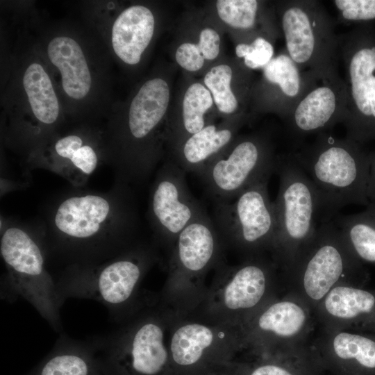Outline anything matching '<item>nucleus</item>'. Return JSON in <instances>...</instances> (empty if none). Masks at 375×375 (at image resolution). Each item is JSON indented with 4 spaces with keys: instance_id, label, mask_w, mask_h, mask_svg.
<instances>
[{
    "instance_id": "25",
    "label": "nucleus",
    "mask_w": 375,
    "mask_h": 375,
    "mask_svg": "<svg viewBox=\"0 0 375 375\" xmlns=\"http://www.w3.org/2000/svg\"><path fill=\"white\" fill-rule=\"evenodd\" d=\"M217 340V331L210 326L195 322L180 326L170 341L171 365L181 372L198 367Z\"/></svg>"
},
{
    "instance_id": "8",
    "label": "nucleus",
    "mask_w": 375,
    "mask_h": 375,
    "mask_svg": "<svg viewBox=\"0 0 375 375\" xmlns=\"http://www.w3.org/2000/svg\"><path fill=\"white\" fill-rule=\"evenodd\" d=\"M285 51L303 71L319 78L339 72V37L324 4L316 0H285L276 3Z\"/></svg>"
},
{
    "instance_id": "20",
    "label": "nucleus",
    "mask_w": 375,
    "mask_h": 375,
    "mask_svg": "<svg viewBox=\"0 0 375 375\" xmlns=\"http://www.w3.org/2000/svg\"><path fill=\"white\" fill-rule=\"evenodd\" d=\"M324 369L335 375H375V334L352 330L327 331L315 349Z\"/></svg>"
},
{
    "instance_id": "31",
    "label": "nucleus",
    "mask_w": 375,
    "mask_h": 375,
    "mask_svg": "<svg viewBox=\"0 0 375 375\" xmlns=\"http://www.w3.org/2000/svg\"><path fill=\"white\" fill-rule=\"evenodd\" d=\"M256 0H218L216 7L219 17L230 26L251 30L256 24L260 10Z\"/></svg>"
},
{
    "instance_id": "27",
    "label": "nucleus",
    "mask_w": 375,
    "mask_h": 375,
    "mask_svg": "<svg viewBox=\"0 0 375 375\" xmlns=\"http://www.w3.org/2000/svg\"><path fill=\"white\" fill-rule=\"evenodd\" d=\"M332 221L353 256L361 264H375V203L358 213H338Z\"/></svg>"
},
{
    "instance_id": "7",
    "label": "nucleus",
    "mask_w": 375,
    "mask_h": 375,
    "mask_svg": "<svg viewBox=\"0 0 375 375\" xmlns=\"http://www.w3.org/2000/svg\"><path fill=\"white\" fill-rule=\"evenodd\" d=\"M155 257L148 248L136 247L92 266H71L58 279L60 299L99 301L113 319L120 318L133 301L138 286Z\"/></svg>"
},
{
    "instance_id": "17",
    "label": "nucleus",
    "mask_w": 375,
    "mask_h": 375,
    "mask_svg": "<svg viewBox=\"0 0 375 375\" xmlns=\"http://www.w3.org/2000/svg\"><path fill=\"white\" fill-rule=\"evenodd\" d=\"M65 134L58 133L42 149L29 156L40 165L65 177L74 184H81L94 172L105 153L103 134L88 123Z\"/></svg>"
},
{
    "instance_id": "29",
    "label": "nucleus",
    "mask_w": 375,
    "mask_h": 375,
    "mask_svg": "<svg viewBox=\"0 0 375 375\" xmlns=\"http://www.w3.org/2000/svg\"><path fill=\"white\" fill-rule=\"evenodd\" d=\"M213 99L210 91L202 84L195 83L185 92L183 101V128L192 135L205 127L203 115L212 106Z\"/></svg>"
},
{
    "instance_id": "5",
    "label": "nucleus",
    "mask_w": 375,
    "mask_h": 375,
    "mask_svg": "<svg viewBox=\"0 0 375 375\" xmlns=\"http://www.w3.org/2000/svg\"><path fill=\"white\" fill-rule=\"evenodd\" d=\"M279 177L273 201L276 228L271 250L272 260L288 278L315 238L319 220V201L310 178L292 152L276 156Z\"/></svg>"
},
{
    "instance_id": "28",
    "label": "nucleus",
    "mask_w": 375,
    "mask_h": 375,
    "mask_svg": "<svg viewBox=\"0 0 375 375\" xmlns=\"http://www.w3.org/2000/svg\"><path fill=\"white\" fill-rule=\"evenodd\" d=\"M324 369L315 350L300 347L262 355L240 375H321Z\"/></svg>"
},
{
    "instance_id": "15",
    "label": "nucleus",
    "mask_w": 375,
    "mask_h": 375,
    "mask_svg": "<svg viewBox=\"0 0 375 375\" xmlns=\"http://www.w3.org/2000/svg\"><path fill=\"white\" fill-rule=\"evenodd\" d=\"M185 174L174 163H167L158 170L151 190L150 221L158 238L169 244L206 211L190 191Z\"/></svg>"
},
{
    "instance_id": "18",
    "label": "nucleus",
    "mask_w": 375,
    "mask_h": 375,
    "mask_svg": "<svg viewBox=\"0 0 375 375\" xmlns=\"http://www.w3.org/2000/svg\"><path fill=\"white\" fill-rule=\"evenodd\" d=\"M346 108L345 84L339 72L317 78L285 119L287 133L299 144L308 135L342 124Z\"/></svg>"
},
{
    "instance_id": "19",
    "label": "nucleus",
    "mask_w": 375,
    "mask_h": 375,
    "mask_svg": "<svg viewBox=\"0 0 375 375\" xmlns=\"http://www.w3.org/2000/svg\"><path fill=\"white\" fill-rule=\"evenodd\" d=\"M343 281L315 307L326 331L352 330L375 334V288Z\"/></svg>"
},
{
    "instance_id": "3",
    "label": "nucleus",
    "mask_w": 375,
    "mask_h": 375,
    "mask_svg": "<svg viewBox=\"0 0 375 375\" xmlns=\"http://www.w3.org/2000/svg\"><path fill=\"white\" fill-rule=\"evenodd\" d=\"M135 215L127 203L112 201L94 194L69 197L57 207L54 217L56 237L51 247L72 263L71 266H92L124 251L126 245L108 232L113 225L128 231Z\"/></svg>"
},
{
    "instance_id": "4",
    "label": "nucleus",
    "mask_w": 375,
    "mask_h": 375,
    "mask_svg": "<svg viewBox=\"0 0 375 375\" xmlns=\"http://www.w3.org/2000/svg\"><path fill=\"white\" fill-rule=\"evenodd\" d=\"M292 154L317 193L320 223L331 221L347 205L369 203V153L360 144L324 132Z\"/></svg>"
},
{
    "instance_id": "2",
    "label": "nucleus",
    "mask_w": 375,
    "mask_h": 375,
    "mask_svg": "<svg viewBox=\"0 0 375 375\" xmlns=\"http://www.w3.org/2000/svg\"><path fill=\"white\" fill-rule=\"evenodd\" d=\"M3 75L1 106L7 139L31 156L58 133L66 119L35 38L19 39Z\"/></svg>"
},
{
    "instance_id": "23",
    "label": "nucleus",
    "mask_w": 375,
    "mask_h": 375,
    "mask_svg": "<svg viewBox=\"0 0 375 375\" xmlns=\"http://www.w3.org/2000/svg\"><path fill=\"white\" fill-rule=\"evenodd\" d=\"M317 78L310 71L301 70L284 49L262 69L269 109L285 120Z\"/></svg>"
},
{
    "instance_id": "6",
    "label": "nucleus",
    "mask_w": 375,
    "mask_h": 375,
    "mask_svg": "<svg viewBox=\"0 0 375 375\" xmlns=\"http://www.w3.org/2000/svg\"><path fill=\"white\" fill-rule=\"evenodd\" d=\"M0 252L6 269L1 297L28 301L57 333H62L60 299L56 278L46 266L42 241L22 227L6 228L1 237Z\"/></svg>"
},
{
    "instance_id": "33",
    "label": "nucleus",
    "mask_w": 375,
    "mask_h": 375,
    "mask_svg": "<svg viewBox=\"0 0 375 375\" xmlns=\"http://www.w3.org/2000/svg\"><path fill=\"white\" fill-rule=\"evenodd\" d=\"M341 22L365 24L375 19V0H334Z\"/></svg>"
},
{
    "instance_id": "22",
    "label": "nucleus",
    "mask_w": 375,
    "mask_h": 375,
    "mask_svg": "<svg viewBox=\"0 0 375 375\" xmlns=\"http://www.w3.org/2000/svg\"><path fill=\"white\" fill-rule=\"evenodd\" d=\"M220 241L212 219L204 211L175 240L172 259L175 271L183 276L203 273L218 261Z\"/></svg>"
},
{
    "instance_id": "35",
    "label": "nucleus",
    "mask_w": 375,
    "mask_h": 375,
    "mask_svg": "<svg viewBox=\"0 0 375 375\" xmlns=\"http://www.w3.org/2000/svg\"><path fill=\"white\" fill-rule=\"evenodd\" d=\"M220 38L216 31L205 28L199 35L198 47L205 59L213 60L219 52Z\"/></svg>"
},
{
    "instance_id": "9",
    "label": "nucleus",
    "mask_w": 375,
    "mask_h": 375,
    "mask_svg": "<svg viewBox=\"0 0 375 375\" xmlns=\"http://www.w3.org/2000/svg\"><path fill=\"white\" fill-rule=\"evenodd\" d=\"M347 108L346 138L358 144L375 140V30L360 24L338 35Z\"/></svg>"
},
{
    "instance_id": "16",
    "label": "nucleus",
    "mask_w": 375,
    "mask_h": 375,
    "mask_svg": "<svg viewBox=\"0 0 375 375\" xmlns=\"http://www.w3.org/2000/svg\"><path fill=\"white\" fill-rule=\"evenodd\" d=\"M310 308L299 296L269 303L249 322L247 340L262 355L301 347L299 343L312 324Z\"/></svg>"
},
{
    "instance_id": "34",
    "label": "nucleus",
    "mask_w": 375,
    "mask_h": 375,
    "mask_svg": "<svg viewBox=\"0 0 375 375\" xmlns=\"http://www.w3.org/2000/svg\"><path fill=\"white\" fill-rule=\"evenodd\" d=\"M175 58L181 67L190 72L200 69L205 60L198 44L190 42L180 45L176 50Z\"/></svg>"
},
{
    "instance_id": "10",
    "label": "nucleus",
    "mask_w": 375,
    "mask_h": 375,
    "mask_svg": "<svg viewBox=\"0 0 375 375\" xmlns=\"http://www.w3.org/2000/svg\"><path fill=\"white\" fill-rule=\"evenodd\" d=\"M288 278L299 287V297L315 308L338 284L365 286L369 276L331 219L319 224L313 242Z\"/></svg>"
},
{
    "instance_id": "32",
    "label": "nucleus",
    "mask_w": 375,
    "mask_h": 375,
    "mask_svg": "<svg viewBox=\"0 0 375 375\" xmlns=\"http://www.w3.org/2000/svg\"><path fill=\"white\" fill-rule=\"evenodd\" d=\"M235 53L244 59V63L249 69H263L274 57V49L269 40L258 36L249 44L239 43L235 47Z\"/></svg>"
},
{
    "instance_id": "30",
    "label": "nucleus",
    "mask_w": 375,
    "mask_h": 375,
    "mask_svg": "<svg viewBox=\"0 0 375 375\" xmlns=\"http://www.w3.org/2000/svg\"><path fill=\"white\" fill-rule=\"evenodd\" d=\"M232 77L231 67L225 64L212 67L204 77L218 110L226 114L234 112L238 107V99L231 88Z\"/></svg>"
},
{
    "instance_id": "14",
    "label": "nucleus",
    "mask_w": 375,
    "mask_h": 375,
    "mask_svg": "<svg viewBox=\"0 0 375 375\" xmlns=\"http://www.w3.org/2000/svg\"><path fill=\"white\" fill-rule=\"evenodd\" d=\"M84 20L99 34L112 58L119 62L138 65L150 44L155 31L151 10L136 4L111 14L107 1L85 3Z\"/></svg>"
},
{
    "instance_id": "1",
    "label": "nucleus",
    "mask_w": 375,
    "mask_h": 375,
    "mask_svg": "<svg viewBox=\"0 0 375 375\" xmlns=\"http://www.w3.org/2000/svg\"><path fill=\"white\" fill-rule=\"evenodd\" d=\"M35 40L49 67L66 118H106L111 97L110 51L86 21L62 19L40 27Z\"/></svg>"
},
{
    "instance_id": "13",
    "label": "nucleus",
    "mask_w": 375,
    "mask_h": 375,
    "mask_svg": "<svg viewBox=\"0 0 375 375\" xmlns=\"http://www.w3.org/2000/svg\"><path fill=\"white\" fill-rule=\"evenodd\" d=\"M276 159L267 140L249 137L217 156L198 176L214 203L231 201L255 182L270 177Z\"/></svg>"
},
{
    "instance_id": "11",
    "label": "nucleus",
    "mask_w": 375,
    "mask_h": 375,
    "mask_svg": "<svg viewBox=\"0 0 375 375\" xmlns=\"http://www.w3.org/2000/svg\"><path fill=\"white\" fill-rule=\"evenodd\" d=\"M269 178L255 182L231 201L214 203L212 220L221 239L247 258L272 248L276 219L268 194Z\"/></svg>"
},
{
    "instance_id": "24",
    "label": "nucleus",
    "mask_w": 375,
    "mask_h": 375,
    "mask_svg": "<svg viewBox=\"0 0 375 375\" xmlns=\"http://www.w3.org/2000/svg\"><path fill=\"white\" fill-rule=\"evenodd\" d=\"M24 375H104L94 340H78L61 333L52 350Z\"/></svg>"
},
{
    "instance_id": "21",
    "label": "nucleus",
    "mask_w": 375,
    "mask_h": 375,
    "mask_svg": "<svg viewBox=\"0 0 375 375\" xmlns=\"http://www.w3.org/2000/svg\"><path fill=\"white\" fill-rule=\"evenodd\" d=\"M277 265L262 255L251 258L228 269L222 291V304L233 312H249L266 299L276 276Z\"/></svg>"
},
{
    "instance_id": "26",
    "label": "nucleus",
    "mask_w": 375,
    "mask_h": 375,
    "mask_svg": "<svg viewBox=\"0 0 375 375\" xmlns=\"http://www.w3.org/2000/svg\"><path fill=\"white\" fill-rule=\"evenodd\" d=\"M233 137V131L230 128L206 126L186 138L174 164L186 173L199 175L230 144Z\"/></svg>"
},
{
    "instance_id": "12",
    "label": "nucleus",
    "mask_w": 375,
    "mask_h": 375,
    "mask_svg": "<svg viewBox=\"0 0 375 375\" xmlns=\"http://www.w3.org/2000/svg\"><path fill=\"white\" fill-rule=\"evenodd\" d=\"M164 338L160 319L146 315L94 340L104 375H169L170 355Z\"/></svg>"
}]
</instances>
